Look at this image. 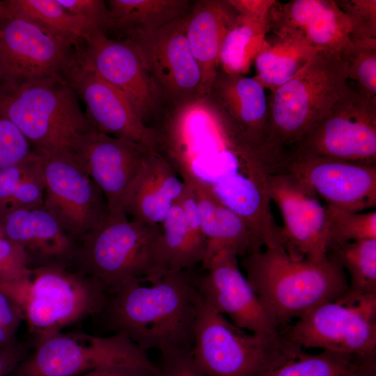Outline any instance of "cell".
I'll list each match as a JSON object with an SVG mask.
<instances>
[{
  "label": "cell",
  "mask_w": 376,
  "mask_h": 376,
  "mask_svg": "<svg viewBox=\"0 0 376 376\" xmlns=\"http://www.w3.org/2000/svg\"><path fill=\"white\" fill-rule=\"evenodd\" d=\"M199 273L196 267L123 283L110 294L104 310L111 327L145 352H191Z\"/></svg>",
  "instance_id": "1"
},
{
  "label": "cell",
  "mask_w": 376,
  "mask_h": 376,
  "mask_svg": "<svg viewBox=\"0 0 376 376\" xmlns=\"http://www.w3.org/2000/svg\"><path fill=\"white\" fill-rule=\"evenodd\" d=\"M246 278L279 331L316 306L348 290L347 275L327 256L294 260L281 247H265L241 257Z\"/></svg>",
  "instance_id": "2"
},
{
  "label": "cell",
  "mask_w": 376,
  "mask_h": 376,
  "mask_svg": "<svg viewBox=\"0 0 376 376\" xmlns=\"http://www.w3.org/2000/svg\"><path fill=\"white\" fill-rule=\"evenodd\" d=\"M347 81L338 54L319 50L291 79L269 93L267 135L258 152L266 171L297 150L311 126L337 101Z\"/></svg>",
  "instance_id": "3"
},
{
  "label": "cell",
  "mask_w": 376,
  "mask_h": 376,
  "mask_svg": "<svg viewBox=\"0 0 376 376\" xmlns=\"http://www.w3.org/2000/svg\"><path fill=\"white\" fill-rule=\"evenodd\" d=\"M0 116L44 153L72 154L80 136L93 129L61 75L0 84Z\"/></svg>",
  "instance_id": "4"
},
{
  "label": "cell",
  "mask_w": 376,
  "mask_h": 376,
  "mask_svg": "<svg viewBox=\"0 0 376 376\" xmlns=\"http://www.w3.org/2000/svg\"><path fill=\"white\" fill-rule=\"evenodd\" d=\"M0 290L20 306L37 338L104 311L109 297L95 279L58 265L31 268L22 279L0 282Z\"/></svg>",
  "instance_id": "5"
},
{
  "label": "cell",
  "mask_w": 376,
  "mask_h": 376,
  "mask_svg": "<svg viewBox=\"0 0 376 376\" xmlns=\"http://www.w3.org/2000/svg\"><path fill=\"white\" fill-rule=\"evenodd\" d=\"M161 225L111 216L77 242L74 260L81 272L97 281L107 293L134 279L159 278L157 243Z\"/></svg>",
  "instance_id": "6"
},
{
  "label": "cell",
  "mask_w": 376,
  "mask_h": 376,
  "mask_svg": "<svg viewBox=\"0 0 376 376\" xmlns=\"http://www.w3.org/2000/svg\"><path fill=\"white\" fill-rule=\"evenodd\" d=\"M306 350L366 356L376 353V293L322 303L280 330Z\"/></svg>",
  "instance_id": "7"
},
{
  "label": "cell",
  "mask_w": 376,
  "mask_h": 376,
  "mask_svg": "<svg viewBox=\"0 0 376 376\" xmlns=\"http://www.w3.org/2000/svg\"><path fill=\"white\" fill-rule=\"evenodd\" d=\"M37 339L33 352L9 376H79L104 366L149 359L123 332L101 337L58 331Z\"/></svg>",
  "instance_id": "8"
},
{
  "label": "cell",
  "mask_w": 376,
  "mask_h": 376,
  "mask_svg": "<svg viewBox=\"0 0 376 376\" xmlns=\"http://www.w3.org/2000/svg\"><path fill=\"white\" fill-rule=\"evenodd\" d=\"M191 355L207 376H255L279 335L242 329L213 308L199 294Z\"/></svg>",
  "instance_id": "9"
},
{
  "label": "cell",
  "mask_w": 376,
  "mask_h": 376,
  "mask_svg": "<svg viewBox=\"0 0 376 376\" xmlns=\"http://www.w3.org/2000/svg\"><path fill=\"white\" fill-rule=\"evenodd\" d=\"M297 150L376 165V97L347 81L337 101L311 126Z\"/></svg>",
  "instance_id": "10"
},
{
  "label": "cell",
  "mask_w": 376,
  "mask_h": 376,
  "mask_svg": "<svg viewBox=\"0 0 376 376\" xmlns=\"http://www.w3.org/2000/svg\"><path fill=\"white\" fill-rule=\"evenodd\" d=\"M272 173H285L327 205L360 212L376 206V165L322 157L296 150Z\"/></svg>",
  "instance_id": "11"
},
{
  "label": "cell",
  "mask_w": 376,
  "mask_h": 376,
  "mask_svg": "<svg viewBox=\"0 0 376 376\" xmlns=\"http://www.w3.org/2000/svg\"><path fill=\"white\" fill-rule=\"evenodd\" d=\"M37 152L44 176L43 206L77 242L108 216L106 199L72 154Z\"/></svg>",
  "instance_id": "12"
},
{
  "label": "cell",
  "mask_w": 376,
  "mask_h": 376,
  "mask_svg": "<svg viewBox=\"0 0 376 376\" xmlns=\"http://www.w3.org/2000/svg\"><path fill=\"white\" fill-rule=\"evenodd\" d=\"M75 45L69 39L27 19H0V84L61 75Z\"/></svg>",
  "instance_id": "13"
},
{
  "label": "cell",
  "mask_w": 376,
  "mask_h": 376,
  "mask_svg": "<svg viewBox=\"0 0 376 376\" xmlns=\"http://www.w3.org/2000/svg\"><path fill=\"white\" fill-rule=\"evenodd\" d=\"M86 106V116L95 130L156 150L154 128L144 124L126 96L102 78L81 45L61 74Z\"/></svg>",
  "instance_id": "14"
},
{
  "label": "cell",
  "mask_w": 376,
  "mask_h": 376,
  "mask_svg": "<svg viewBox=\"0 0 376 376\" xmlns=\"http://www.w3.org/2000/svg\"><path fill=\"white\" fill-rule=\"evenodd\" d=\"M81 47L97 74L126 96L146 125L158 119L164 105L133 41L112 38L93 29L84 36Z\"/></svg>",
  "instance_id": "15"
},
{
  "label": "cell",
  "mask_w": 376,
  "mask_h": 376,
  "mask_svg": "<svg viewBox=\"0 0 376 376\" xmlns=\"http://www.w3.org/2000/svg\"><path fill=\"white\" fill-rule=\"evenodd\" d=\"M185 15L152 32L128 38L138 46L164 107L203 95L201 72L186 37Z\"/></svg>",
  "instance_id": "16"
},
{
  "label": "cell",
  "mask_w": 376,
  "mask_h": 376,
  "mask_svg": "<svg viewBox=\"0 0 376 376\" xmlns=\"http://www.w3.org/2000/svg\"><path fill=\"white\" fill-rule=\"evenodd\" d=\"M271 201L279 208L283 226L279 228V247L294 260H318L327 257L325 207L318 198L285 173L266 175Z\"/></svg>",
  "instance_id": "17"
},
{
  "label": "cell",
  "mask_w": 376,
  "mask_h": 376,
  "mask_svg": "<svg viewBox=\"0 0 376 376\" xmlns=\"http://www.w3.org/2000/svg\"><path fill=\"white\" fill-rule=\"evenodd\" d=\"M201 269L204 272L198 276L196 288L213 308L249 332L269 336L279 334L241 272L235 253L221 250Z\"/></svg>",
  "instance_id": "18"
},
{
  "label": "cell",
  "mask_w": 376,
  "mask_h": 376,
  "mask_svg": "<svg viewBox=\"0 0 376 376\" xmlns=\"http://www.w3.org/2000/svg\"><path fill=\"white\" fill-rule=\"evenodd\" d=\"M149 150L92 129L80 136L72 155L103 194L109 214L120 217L125 216L124 198Z\"/></svg>",
  "instance_id": "19"
},
{
  "label": "cell",
  "mask_w": 376,
  "mask_h": 376,
  "mask_svg": "<svg viewBox=\"0 0 376 376\" xmlns=\"http://www.w3.org/2000/svg\"><path fill=\"white\" fill-rule=\"evenodd\" d=\"M185 183L159 152L149 150L123 201L130 220L161 225L182 194Z\"/></svg>",
  "instance_id": "20"
},
{
  "label": "cell",
  "mask_w": 376,
  "mask_h": 376,
  "mask_svg": "<svg viewBox=\"0 0 376 376\" xmlns=\"http://www.w3.org/2000/svg\"><path fill=\"white\" fill-rule=\"evenodd\" d=\"M0 230L3 237L22 246L29 263L34 258L41 265H58L57 261L74 258L77 242L43 205L0 215Z\"/></svg>",
  "instance_id": "21"
},
{
  "label": "cell",
  "mask_w": 376,
  "mask_h": 376,
  "mask_svg": "<svg viewBox=\"0 0 376 376\" xmlns=\"http://www.w3.org/2000/svg\"><path fill=\"white\" fill-rule=\"evenodd\" d=\"M376 353L359 356L330 350L310 353L280 331L255 376H363Z\"/></svg>",
  "instance_id": "22"
},
{
  "label": "cell",
  "mask_w": 376,
  "mask_h": 376,
  "mask_svg": "<svg viewBox=\"0 0 376 376\" xmlns=\"http://www.w3.org/2000/svg\"><path fill=\"white\" fill-rule=\"evenodd\" d=\"M237 15L228 0H198L185 15L186 37L201 72L203 95L210 91L223 39Z\"/></svg>",
  "instance_id": "23"
},
{
  "label": "cell",
  "mask_w": 376,
  "mask_h": 376,
  "mask_svg": "<svg viewBox=\"0 0 376 376\" xmlns=\"http://www.w3.org/2000/svg\"><path fill=\"white\" fill-rule=\"evenodd\" d=\"M265 88L254 77L217 71L210 91L232 121L258 151L269 125V102Z\"/></svg>",
  "instance_id": "24"
},
{
  "label": "cell",
  "mask_w": 376,
  "mask_h": 376,
  "mask_svg": "<svg viewBox=\"0 0 376 376\" xmlns=\"http://www.w3.org/2000/svg\"><path fill=\"white\" fill-rule=\"evenodd\" d=\"M102 32L116 38H130L152 32L185 15L192 3L187 0H109Z\"/></svg>",
  "instance_id": "25"
},
{
  "label": "cell",
  "mask_w": 376,
  "mask_h": 376,
  "mask_svg": "<svg viewBox=\"0 0 376 376\" xmlns=\"http://www.w3.org/2000/svg\"><path fill=\"white\" fill-rule=\"evenodd\" d=\"M189 186L194 194L201 229L206 242V254L201 267L224 249L240 258L255 251L252 237L241 218L207 192Z\"/></svg>",
  "instance_id": "26"
},
{
  "label": "cell",
  "mask_w": 376,
  "mask_h": 376,
  "mask_svg": "<svg viewBox=\"0 0 376 376\" xmlns=\"http://www.w3.org/2000/svg\"><path fill=\"white\" fill-rule=\"evenodd\" d=\"M205 254L201 231L189 224L177 201L161 224L156 249L159 276L201 265Z\"/></svg>",
  "instance_id": "27"
},
{
  "label": "cell",
  "mask_w": 376,
  "mask_h": 376,
  "mask_svg": "<svg viewBox=\"0 0 376 376\" xmlns=\"http://www.w3.org/2000/svg\"><path fill=\"white\" fill-rule=\"evenodd\" d=\"M44 194L42 160L36 151L0 170V215L42 206Z\"/></svg>",
  "instance_id": "28"
},
{
  "label": "cell",
  "mask_w": 376,
  "mask_h": 376,
  "mask_svg": "<svg viewBox=\"0 0 376 376\" xmlns=\"http://www.w3.org/2000/svg\"><path fill=\"white\" fill-rule=\"evenodd\" d=\"M318 49L304 42L279 38L272 42L265 39L254 58V77L269 91L291 79Z\"/></svg>",
  "instance_id": "29"
},
{
  "label": "cell",
  "mask_w": 376,
  "mask_h": 376,
  "mask_svg": "<svg viewBox=\"0 0 376 376\" xmlns=\"http://www.w3.org/2000/svg\"><path fill=\"white\" fill-rule=\"evenodd\" d=\"M1 3L0 19L17 17L31 20L69 39L75 47L81 44L89 31L97 29L69 13L58 0H6Z\"/></svg>",
  "instance_id": "30"
},
{
  "label": "cell",
  "mask_w": 376,
  "mask_h": 376,
  "mask_svg": "<svg viewBox=\"0 0 376 376\" xmlns=\"http://www.w3.org/2000/svg\"><path fill=\"white\" fill-rule=\"evenodd\" d=\"M268 31L267 23L238 13L223 39L219 69L228 75H246Z\"/></svg>",
  "instance_id": "31"
},
{
  "label": "cell",
  "mask_w": 376,
  "mask_h": 376,
  "mask_svg": "<svg viewBox=\"0 0 376 376\" xmlns=\"http://www.w3.org/2000/svg\"><path fill=\"white\" fill-rule=\"evenodd\" d=\"M327 256L345 272L348 295L376 293V240L337 244L328 249Z\"/></svg>",
  "instance_id": "32"
},
{
  "label": "cell",
  "mask_w": 376,
  "mask_h": 376,
  "mask_svg": "<svg viewBox=\"0 0 376 376\" xmlns=\"http://www.w3.org/2000/svg\"><path fill=\"white\" fill-rule=\"evenodd\" d=\"M329 1L292 0L286 3H281L276 1L268 15L269 31H272L276 37L291 38L304 42V36L308 29L327 7Z\"/></svg>",
  "instance_id": "33"
},
{
  "label": "cell",
  "mask_w": 376,
  "mask_h": 376,
  "mask_svg": "<svg viewBox=\"0 0 376 376\" xmlns=\"http://www.w3.org/2000/svg\"><path fill=\"white\" fill-rule=\"evenodd\" d=\"M327 250L353 241L376 240V211L354 212L325 205Z\"/></svg>",
  "instance_id": "34"
},
{
  "label": "cell",
  "mask_w": 376,
  "mask_h": 376,
  "mask_svg": "<svg viewBox=\"0 0 376 376\" xmlns=\"http://www.w3.org/2000/svg\"><path fill=\"white\" fill-rule=\"evenodd\" d=\"M338 54L345 65L347 81L376 97V38L351 39Z\"/></svg>",
  "instance_id": "35"
},
{
  "label": "cell",
  "mask_w": 376,
  "mask_h": 376,
  "mask_svg": "<svg viewBox=\"0 0 376 376\" xmlns=\"http://www.w3.org/2000/svg\"><path fill=\"white\" fill-rule=\"evenodd\" d=\"M350 40L348 19L332 0L309 26L304 38L307 45L318 50L335 53Z\"/></svg>",
  "instance_id": "36"
},
{
  "label": "cell",
  "mask_w": 376,
  "mask_h": 376,
  "mask_svg": "<svg viewBox=\"0 0 376 376\" xmlns=\"http://www.w3.org/2000/svg\"><path fill=\"white\" fill-rule=\"evenodd\" d=\"M350 25L351 39L376 38L375 0H336Z\"/></svg>",
  "instance_id": "37"
},
{
  "label": "cell",
  "mask_w": 376,
  "mask_h": 376,
  "mask_svg": "<svg viewBox=\"0 0 376 376\" xmlns=\"http://www.w3.org/2000/svg\"><path fill=\"white\" fill-rule=\"evenodd\" d=\"M31 267L25 250L12 240L0 237V282H11L29 276Z\"/></svg>",
  "instance_id": "38"
},
{
  "label": "cell",
  "mask_w": 376,
  "mask_h": 376,
  "mask_svg": "<svg viewBox=\"0 0 376 376\" xmlns=\"http://www.w3.org/2000/svg\"><path fill=\"white\" fill-rule=\"evenodd\" d=\"M31 152L30 143L20 131L0 116V170L22 161Z\"/></svg>",
  "instance_id": "39"
},
{
  "label": "cell",
  "mask_w": 376,
  "mask_h": 376,
  "mask_svg": "<svg viewBox=\"0 0 376 376\" xmlns=\"http://www.w3.org/2000/svg\"><path fill=\"white\" fill-rule=\"evenodd\" d=\"M71 14L87 21L102 31L107 22L108 9L102 0H58Z\"/></svg>",
  "instance_id": "40"
},
{
  "label": "cell",
  "mask_w": 376,
  "mask_h": 376,
  "mask_svg": "<svg viewBox=\"0 0 376 376\" xmlns=\"http://www.w3.org/2000/svg\"><path fill=\"white\" fill-rule=\"evenodd\" d=\"M157 376H207L194 361L191 352L163 354Z\"/></svg>",
  "instance_id": "41"
},
{
  "label": "cell",
  "mask_w": 376,
  "mask_h": 376,
  "mask_svg": "<svg viewBox=\"0 0 376 376\" xmlns=\"http://www.w3.org/2000/svg\"><path fill=\"white\" fill-rule=\"evenodd\" d=\"M158 373V367L148 359L104 366L79 376H157Z\"/></svg>",
  "instance_id": "42"
},
{
  "label": "cell",
  "mask_w": 376,
  "mask_h": 376,
  "mask_svg": "<svg viewBox=\"0 0 376 376\" xmlns=\"http://www.w3.org/2000/svg\"><path fill=\"white\" fill-rule=\"evenodd\" d=\"M24 313L20 306L0 290V338L15 337Z\"/></svg>",
  "instance_id": "43"
},
{
  "label": "cell",
  "mask_w": 376,
  "mask_h": 376,
  "mask_svg": "<svg viewBox=\"0 0 376 376\" xmlns=\"http://www.w3.org/2000/svg\"><path fill=\"white\" fill-rule=\"evenodd\" d=\"M274 0H228L230 5L241 15L260 22L267 23L269 10Z\"/></svg>",
  "instance_id": "44"
},
{
  "label": "cell",
  "mask_w": 376,
  "mask_h": 376,
  "mask_svg": "<svg viewBox=\"0 0 376 376\" xmlns=\"http://www.w3.org/2000/svg\"><path fill=\"white\" fill-rule=\"evenodd\" d=\"M26 357V351L17 342L0 348V376H9Z\"/></svg>",
  "instance_id": "45"
},
{
  "label": "cell",
  "mask_w": 376,
  "mask_h": 376,
  "mask_svg": "<svg viewBox=\"0 0 376 376\" xmlns=\"http://www.w3.org/2000/svg\"><path fill=\"white\" fill-rule=\"evenodd\" d=\"M3 236L2 234H1V232L0 230V237Z\"/></svg>",
  "instance_id": "46"
}]
</instances>
